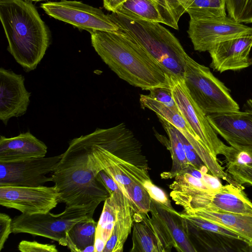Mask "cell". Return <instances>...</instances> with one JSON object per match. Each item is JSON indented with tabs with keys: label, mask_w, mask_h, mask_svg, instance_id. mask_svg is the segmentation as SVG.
<instances>
[{
	"label": "cell",
	"mask_w": 252,
	"mask_h": 252,
	"mask_svg": "<svg viewBox=\"0 0 252 252\" xmlns=\"http://www.w3.org/2000/svg\"><path fill=\"white\" fill-rule=\"evenodd\" d=\"M90 33L96 52L120 78L144 90L170 87L169 77L158 62L122 29Z\"/></svg>",
	"instance_id": "obj_1"
},
{
	"label": "cell",
	"mask_w": 252,
	"mask_h": 252,
	"mask_svg": "<svg viewBox=\"0 0 252 252\" xmlns=\"http://www.w3.org/2000/svg\"><path fill=\"white\" fill-rule=\"evenodd\" d=\"M0 19L9 53L26 71L35 69L49 45L50 34L34 6L29 0H0Z\"/></svg>",
	"instance_id": "obj_2"
},
{
	"label": "cell",
	"mask_w": 252,
	"mask_h": 252,
	"mask_svg": "<svg viewBox=\"0 0 252 252\" xmlns=\"http://www.w3.org/2000/svg\"><path fill=\"white\" fill-rule=\"evenodd\" d=\"M99 171L90 151L69 144L51 175L60 203L74 206L105 201L110 194L96 177Z\"/></svg>",
	"instance_id": "obj_3"
},
{
	"label": "cell",
	"mask_w": 252,
	"mask_h": 252,
	"mask_svg": "<svg viewBox=\"0 0 252 252\" xmlns=\"http://www.w3.org/2000/svg\"><path fill=\"white\" fill-rule=\"evenodd\" d=\"M109 16L147 51L168 76L184 77L189 56L169 30L157 22L129 18L113 12Z\"/></svg>",
	"instance_id": "obj_4"
},
{
	"label": "cell",
	"mask_w": 252,
	"mask_h": 252,
	"mask_svg": "<svg viewBox=\"0 0 252 252\" xmlns=\"http://www.w3.org/2000/svg\"><path fill=\"white\" fill-rule=\"evenodd\" d=\"M100 202H93L82 206H66L60 214L27 215L15 216L12 221V233H29L57 241L67 246L66 236L70 228L77 222L93 217Z\"/></svg>",
	"instance_id": "obj_5"
},
{
	"label": "cell",
	"mask_w": 252,
	"mask_h": 252,
	"mask_svg": "<svg viewBox=\"0 0 252 252\" xmlns=\"http://www.w3.org/2000/svg\"><path fill=\"white\" fill-rule=\"evenodd\" d=\"M189 94L206 115L239 111L229 90L211 72L190 57L183 77Z\"/></svg>",
	"instance_id": "obj_6"
},
{
	"label": "cell",
	"mask_w": 252,
	"mask_h": 252,
	"mask_svg": "<svg viewBox=\"0 0 252 252\" xmlns=\"http://www.w3.org/2000/svg\"><path fill=\"white\" fill-rule=\"evenodd\" d=\"M242 186L232 184L210 192H182L172 190L170 196L184 211L204 209L210 211L252 215V202Z\"/></svg>",
	"instance_id": "obj_7"
},
{
	"label": "cell",
	"mask_w": 252,
	"mask_h": 252,
	"mask_svg": "<svg viewBox=\"0 0 252 252\" xmlns=\"http://www.w3.org/2000/svg\"><path fill=\"white\" fill-rule=\"evenodd\" d=\"M172 96L180 113L198 139L216 158L225 146L210 125L207 115L192 98L183 77L168 76Z\"/></svg>",
	"instance_id": "obj_8"
},
{
	"label": "cell",
	"mask_w": 252,
	"mask_h": 252,
	"mask_svg": "<svg viewBox=\"0 0 252 252\" xmlns=\"http://www.w3.org/2000/svg\"><path fill=\"white\" fill-rule=\"evenodd\" d=\"M49 16L90 33L94 31L116 32L119 26L100 9L81 1L62 0L42 3Z\"/></svg>",
	"instance_id": "obj_9"
},
{
	"label": "cell",
	"mask_w": 252,
	"mask_h": 252,
	"mask_svg": "<svg viewBox=\"0 0 252 252\" xmlns=\"http://www.w3.org/2000/svg\"><path fill=\"white\" fill-rule=\"evenodd\" d=\"M152 199L150 212L147 220L154 231L163 252H169L174 248L179 252H196L191 242L185 220L180 213Z\"/></svg>",
	"instance_id": "obj_10"
},
{
	"label": "cell",
	"mask_w": 252,
	"mask_h": 252,
	"mask_svg": "<svg viewBox=\"0 0 252 252\" xmlns=\"http://www.w3.org/2000/svg\"><path fill=\"white\" fill-rule=\"evenodd\" d=\"M187 32L194 49L205 52L220 42L252 34V27L224 16L190 19Z\"/></svg>",
	"instance_id": "obj_11"
},
{
	"label": "cell",
	"mask_w": 252,
	"mask_h": 252,
	"mask_svg": "<svg viewBox=\"0 0 252 252\" xmlns=\"http://www.w3.org/2000/svg\"><path fill=\"white\" fill-rule=\"evenodd\" d=\"M81 136L87 142L102 147L118 158L148 171L147 160L142 153L141 143L124 123L108 128H97L94 132Z\"/></svg>",
	"instance_id": "obj_12"
},
{
	"label": "cell",
	"mask_w": 252,
	"mask_h": 252,
	"mask_svg": "<svg viewBox=\"0 0 252 252\" xmlns=\"http://www.w3.org/2000/svg\"><path fill=\"white\" fill-rule=\"evenodd\" d=\"M60 194L55 186H0V205L22 214H46L60 203Z\"/></svg>",
	"instance_id": "obj_13"
},
{
	"label": "cell",
	"mask_w": 252,
	"mask_h": 252,
	"mask_svg": "<svg viewBox=\"0 0 252 252\" xmlns=\"http://www.w3.org/2000/svg\"><path fill=\"white\" fill-rule=\"evenodd\" d=\"M62 154L14 162H0V186L38 187L52 181L46 174L53 172Z\"/></svg>",
	"instance_id": "obj_14"
},
{
	"label": "cell",
	"mask_w": 252,
	"mask_h": 252,
	"mask_svg": "<svg viewBox=\"0 0 252 252\" xmlns=\"http://www.w3.org/2000/svg\"><path fill=\"white\" fill-rule=\"evenodd\" d=\"M69 144L81 147L90 151L99 169L104 170L118 184L123 192L130 184H142L150 180L148 171L126 162L112 154L101 147L92 144L81 136L71 140Z\"/></svg>",
	"instance_id": "obj_15"
},
{
	"label": "cell",
	"mask_w": 252,
	"mask_h": 252,
	"mask_svg": "<svg viewBox=\"0 0 252 252\" xmlns=\"http://www.w3.org/2000/svg\"><path fill=\"white\" fill-rule=\"evenodd\" d=\"M140 102L143 107L154 111L158 116L170 123L184 135L212 175L220 177L224 174L223 168L219 163L217 158L198 139L178 109L167 107L149 95L141 94Z\"/></svg>",
	"instance_id": "obj_16"
},
{
	"label": "cell",
	"mask_w": 252,
	"mask_h": 252,
	"mask_svg": "<svg viewBox=\"0 0 252 252\" xmlns=\"http://www.w3.org/2000/svg\"><path fill=\"white\" fill-rule=\"evenodd\" d=\"M100 180L117 211V220L103 252H122L132 227L134 212L128 198L113 179L103 173L100 176Z\"/></svg>",
	"instance_id": "obj_17"
},
{
	"label": "cell",
	"mask_w": 252,
	"mask_h": 252,
	"mask_svg": "<svg viewBox=\"0 0 252 252\" xmlns=\"http://www.w3.org/2000/svg\"><path fill=\"white\" fill-rule=\"evenodd\" d=\"M21 74L1 67L0 69V120L6 125L12 117L25 114L31 94L25 88Z\"/></svg>",
	"instance_id": "obj_18"
},
{
	"label": "cell",
	"mask_w": 252,
	"mask_h": 252,
	"mask_svg": "<svg viewBox=\"0 0 252 252\" xmlns=\"http://www.w3.org/2000/svg\"><path fill=\"white\" fill-rule=\"evenodd\" d=\"M215 131L231 146L252 145V111L225 112L207 115Z\"/></svg>",
	"instance_id": "obj_19"
},
{
	"label": "cell",
	"mask_w": 252,
	"mask_h": 252,
	"mask_svg": "<svg viewBox=\"0 0 252 252\" xmlns=\"http://www.w3.org/2000/svg\"><path fill=\"white\" fill-rule=\"evenodd\" d=\"M252 34L220 42L208 51L210 66L220 73L247 68L252 64Z\"/></svg>",
	"instance_id": "obj_20"
},
{
	"label": "cell",
	"mask_w": 252,
	"mask_h": 252,
	"mask_svg": "<svg viewBox=\"0 0 252 252\" xmlns=\"http://www.w3.org/2000/svg\"><path fill=\"white\" fill-rule=\"evenodd\" d=\"M47 147L30 131L11 138L0 137V162H14L45 157Z\"/></svg>",
	"instance_id": "obj_21"
},
{
	"label": "cell",
	"mask_w": 252,
	"mask_h": 252,
	"mask_svg": "<svg viewBox=\"0 0 252 252\" xmlns=\"http://www.w3.org/2000/svg\"><path fill=\"white\" fill-rule=\"evenodd\" d=\"M183 213L200 217L226 227L245 238L252 245V215L191 209Z\"/></svg>",
	"instance_id": "obj_22"
},
{
	"label": "cell",
	"mask_w": 252,
	"mask_h": 252,
	"mask_svg": "<svg viewBox=\"0 0 252 252\" xmlns=\"http://www.w3.org/2000/svg\"><path fill=\"white\" fill-rule=\"evenodd\" d=\"M147 214L134 213L132 246L130 252H163L157 236L149 224Z\"/></svg>",
	"instance_id": "obj_23"
},
{
	"label": "cell",
	"mask_w": 252,
	"mask_h": 252,
	"mask_svg": "<svg viewBox=\"0 0 252 252\" xmlns=\"http://www.w3.org/2000/svg\"><path fill=\"white\" fill-rule=\"evenodd\" d=\"M169 137V149L171 155L172 166L170 171L161 174L162 179L174 178L183 174L190 165L186 158L182 142L178 134L177 129L170 123L158 116Z\"/></svg>",
	"instance_id": "obj_24"
},
{
	"label": "cell",
	"mask_w": 252,
	"mask_h": 252,
	"mask_svg": "<svg viewBox=\"0 0 252 252\" xmlns=\"http://www.w3.org/2000/svg\"><path fill=\"white\" fill-rule=\"evenodd\" d=\"M96 221L93 217L83 219L76 223L66 236L67 246L71 252H82L88 246L94 245Z\"/></svg>",
	"instance_id": "obj_25"
},
{
	"label": "cell",
	"mask_w": 252,
	"mask_h": 252,
	"mask_svg": "<svg viewBox=\"0 0 252 252\" xmlns=\"http://www.w3.org/2000/svg\"><path fill=\"white\" fill-rule=\"evenodd\" d=\"M115 13L129 18L165 25L158 7L151 0H127Z\"/></svg>",
	"instance_id": "obj_26"
},
{
	"label": "cell",
	"mask_w": 252,
	"mask_h": 252,
	"mask_svg": "<svg viewBox=\"0 0 252 252\" xmlns=\"http://www.w3.org/2000/svg\"><path fill=\"white\" fill-rule=\"evenodd\" d=\"M226 0H194L186 11L190 19H203L226 16Z\"/></svg>",
	"instance_id": "obj_27"
},
{
	"label": "cell",
	"mask_w": 252,
	"mask_h": 252,
	"mask_svg": "<svg viewBox=\"0 0 252 252\" xmlns=\"http://www.w3.org/2000/svg\"><path fill=\"white\" fill-rule=\"evenodd\" d=\"M158 7L165 25L179 29L178 23L182 16L194 0H151Z\"/></svg>",
	"instance_id": "obj_28"
},
{
	"label": "cell",
	"mask_w": 252,
	"mask_h": 252,
	"mask_svg": "<svg viewBox=\"0 0 252 252\" xmlns=\"http://www.w3.org/2000/svg\"><path fill=\"white\" fill-rule=\"evenodd\" d=\"M187 226L197 230H203L231 240L243 241L249 245L248 241L240 234L218 223L204 219L180 213Z\"/></svg>",
	"instance_id": "obj_29"
},
{
	"label": "cell",
	"mask_w": 252,
	"mask_h": 252,
	"mask_svg": "<svg viewBox=\"0 0 252 252\" xmlns=\"http://www.w3.org/2000/svg\"><path fill=\"white\" fill-rule=\"evenodd\" d=\"M123 192L128 198L134 213L148 214L150 212L152 199L142 184L134 182Z\"/></svg>",
	"instance_id": "obj_30"
},
{
	"label": "cell",
	"mask_w": 252,
	"mask_h": 252,
	"mask_svg": "<svg viewBox=\"0 0 252 252\" xmlns=\"http://www.w3.org/2000/svg\"><path fill=\"white\" fill-rule=\"evenodd\" d=\"M117 220V211L108 197L104 201L103 209L97 223L95 237L106 243L112 233Z\"/></svg>",
	"instance_id": "obj_31"
},
{
	"label": "cell",
	"mask_w": 252,
	"mask_h": 252,
	"mask_svg": "<svg viewBox=\"0 0 252 252\" xmlns=\"http://www.w3.org/2000/svg\"><path fill=\"white\" fill-rule=\"evenodd\" d=\"M228 16L241 23H252V0H226Z\"/></svg>",
	"instance_id": "obj_32"
},
{
	"label": "cell",
	"mask_w": 252,
	"mask_h": 252,
	"mask_svg": "<svg viewBox=\"0 0 252 252\" xmlns=\"http://www.w3.org/2000/svg\"><path fill=\"white\" fill-rule=\"evenodd\" d=\"M175 181L170 185L169 188L173 190L182 192L211 191L202 179L195 178L188 173L177 175Z\"/></svg>",
	"instance_id": "obj_33"
},
{
	"label": "cell",
	"mask_w": 252,
	"mask_h": 252,
	"mask_svg": "<svg viewBox=\"0 0 252 252\" xmlns=\"http://www.w3.org/2000/svg\"><path fill=\"white\" fill-rule=\"evenodd\" d=\"M221 155L227 164L243 165L252 167V145L246 146H228L225 145Z\"/></svg>",
	"instance_id": "obj_34"
},
{
	"label": "cell",
	"mask_w": 252,
	"mask_h": 252,
	"mask_svg": "<svg viewBox=\"0 0 252 252\" xmlns=\"http://www.w3.org/2000/svg\"><path fill=\"white\" fill-rule=\"evenodd\" d=\"M177 132L183 145L186 156L189 164L202 172L207 173L209 171L208 168L204 163L192 146L178 129Z\"/></svg>",
	"instance_id": "obj_35"
},
{
	"label": "cell",
	"mask_w": 252,
	"mask_h": 252,
	"mask_svg": "<svg viewBox=\"0 0 252 252\" xmlns=\"http://www.w3.org/2000/svg\"><path fill=\"white\" fill-rule=\"evenodd\" d=\"M226 172L238 184H248L252 186V167L243 165L227 164Z\"/></svg>",
	"instance_id": "obj_36"
},
{
	"label": "cell",
	"mask_w": 252,
	"mask_h": 252,
	"mask_svg": "<svg viewBox=\"0 0 252 252\" xmlns=\"http://www.w3.org/2000/svg\"><path fill=\"white\" fill-rule=\"evenodd\" d=\"M143 185L151 199L164 205L172 212L176 211L171 205V200L165 192L153 184L151 179L146 180Z\"/></svg>",
	"instance_id": "obj_37"
},
{
	"label": "cell",
	"mask_w": 252,
	"mask_h": 252,
	"mask_svg": "<svg viewBox=\"0 0 252 252\" xmlns=\"http://www.w3.org/2000/svg\"><path fill=\"white\" fill-rule=\"evenodd\" d=\"M149 95L165 106L178 109L172 96L170 87H156L149 90ZM179 110V109H178Z\"/></svg>",
	"instance_id": "obj_38"
},
{
	"label": "cell",
	"mask_w": 252,
	"mask_h": 252,
	"mask_svg": "<svg viewBox=\"0 0 252 252\" xmlns=\"http://www.w3.org/2000/svg\"><path fill=\"white\" fill-rule=\"evenodd\" d=\"M22 252H58L56 246L50 244H42L35 241H21L18 246Z\"/></svg>",
	"instance_id": "obj_39"
},
{
	"label": "cell",
	"mask_w": 252,
	"mask_h": 252,
	"mask_svg": "<svg viewBox=\"0 0 252 252\" xmlns=\"http://www.w3.org/2000/svg\"><path fill=\"white\" fill-rule=\"evenodd\" d=\"M12 219L7 214L0 213V251L3 249L4 245L12 233Z\"/></svg>",
	"instance_id": "obj_40"
},
{
	"label": "cell",
	"mask_w": 252,
	"mask_h": 252,
	"mask_svg": "<svg viewBox=\"0 0 252 252\" xmlns=\"http://www.w3.org/2000/svg\"><path fill=\"white\" fill-rule=\"evenodd\" d=\"M202 179L211 191L217 190L223 186L219 178L212 174L204 173Z\"/></svg>",
	"instance_id": "obj_41"
},
{
	"label": "cell",
	"mask_w": 252,
	"mask_h": 252,
	"mask_svg": "<svg viewBox=\"0 0 252 252\" xmlns=\"http://www.w3.org/2000/svg\"><path fill=\"white\" fill-rule=\"evenodd\" d=\"M103 6L107 10L115 13L127 0H102Z\"/></svg>",
	"instance_id": "obj_42"
},
{
	"label": "cell",
	"mask_w": 252,
	"mask_h": 252,
	"mask_svg": "<svg viewBox=\"0 0 252 252\" xmlns=\"http://www.w3.org/2000/svg\"><path fill=\"white\" fill-rule=\"evenodd\" d=\"M106 243L101 238L98 237H95L94 242L95 252H103Z\"/></svg>",
	"instance_id": "obj_43"
},
{
	"label": "cell",
	"mask_w": 252,
	"mask_h": 252,
	"mask_svg": "<svg viewBox=\"0 0 252 252\" xmlns=\"http://www.w3.org/2000/svg\"><path fill=\"white\" fill-rule=\"evenodd\" d=\"M82 252H95L94 245L88 246L83 250Z\"/></svg>",
	"instance_id": "obj_44"
},
{
	"label": "cell",
	"mask_w": 252,
	"mask_h": 252,
	"mask_svg": "<svg viewBox=\"0 0 252 252\" xmlns=\"http://www.w3.org/2000/svg\"><path fill=\"white\" fill-rule=\"evenodd\" d=\"M247 109L252 111V99H249L247 100L246 104Z\"/></svg>",
	"instance_id": "obj_45"
},
{
	"label": "cell",
	"mask_w": 252,
	"mask_h": 252,
	"mask_svg": "<svg viewBox=\"0 0 252 252\" xmlns=\"http://www.w3.org/2000/svg\"><path fill=\"white\" fill-rule=\"evenodd\" d=\"M29 1H42V0H28Z\"/></svg>",
	"instance_id": "obj_46"
}]
</instances>
